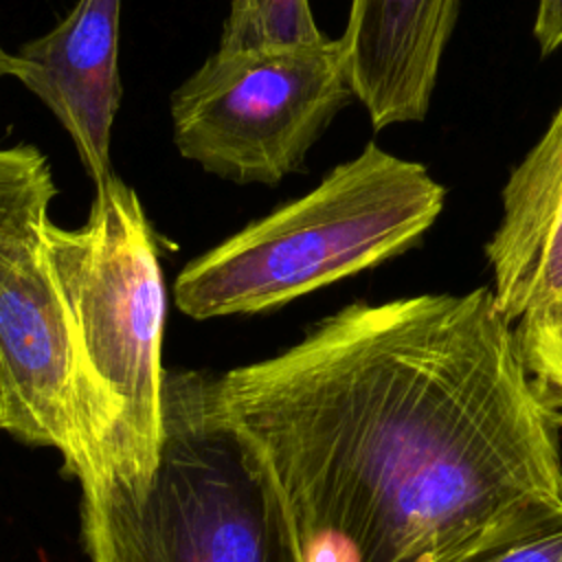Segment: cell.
<instances>
[{
	"label": "cell",
	"mask_w": 562,
	"mask_h": 562,
	"mask_svg": "<svg viewBox=\"0 0 562 562\" xmlns=\"http://www.w3.org/2000/svg\"><path fill=\"white\" fill-rule=\"evenodd\" d=\"M162 404L149 483L81 487L90 562H301L277 481L215 378L167 373Z\"/></svg>",
	"instance_id": "2"
},
{
	"label": "cell",
	"mask_w": 562,
	"mask_h": 562,
	"mask_svg": "<svg viewBox=\"0 0 562 562\" xmlns=\"http://www.w3.org/2000/svg\"><path fill=\"white\" fill-rule=\"evenodd\" d=\"M490 288L351 303L215 378L301 562H457L562 512L549 391Z\"/></svg>",
	"instance_id": "1"
},
{
	"label": "cell",
	"mask_w": 562,
	"mask_h": 562,
	"mask_svg": "<svg viewBox=\"0 0 562 562\" xmlns=\"http://www.w3.org/2000/svg\"><path fill=\"white\" fill-rule=\"evenodd\" d=\"M351 99L340 40L217 48L171 94L173 143L213 176L274 187Z\"/></svg>",
	"instance_id": "5"
},
{
	"label": "cell",
	"mask_w": 562,
	"mask_h": 562,
	"mask_svg": "<svg viewBox=\"0 0 562 562\" xmlns=\"http://www.w3.org/2000/svg\"><path fill=\"white\" fill-rule=\"evenodd\" d=\"M457 562H562V512L520 536L483 547Z\"/></svg>",
	"instance_id": "13"
},
{
	"label": "cell",
	"mask_w": 562,
	"mask_h": 562,
	"mask_svg": "<svg viewBox=\"0 0 562 562\" xmlns=\"http://www.w3.org/2000/svg\"><path fill=\"white\" fill-rule=\"evenodd\" d=\"M55 195L48 158L35 145L0 147V246L33 233L48 220Z\"/></svg>",
	"instance_id": "10"
},
{
	"label": "cell",
	"mask_w": 562,
	"mask_h": 562,
	"mask_svg": "<svg viewBox=\"0 0 562 562\" xmlns=\"http://www.w3.org/2000/svg\"><path fill=\"white\" fill-rule=\"evenodd\" d=\"M44 222L0 246V428L61 452L81 483L90 474L88 384Z\"/></svg>",
	"instance_id": "6"
},
{
	"label": "cell",
	"mask_w": 562,
	"mask_h": 562,
	"mask_svg": "<svg viewBox=\"0 0 562 562\" xmlns=\"http://www.w3.org/2000/svg\"><path fill=\"white\" fill-rule=\"evenodd\" d=\"M42 237L66 299L90 402L83 485L143 490L162 443L165 281L151 224L116 173L94 187L88 220Z\"/></svg>",
	"instance_id": "3"
},
{
	"label": "cell",
	"mask_w": 562,
	"mask_h": 562,
	"mask_svg": "<svg viewBox=\"0 0 562 562\" xmlns=\"http://www.w3.org/2000/svg\"><path fill=\"white\" fill-rule=\"evenodd\" d=\"M121 0H77L48 33L13 53V75L61 123L94 187L112 178L110 143L121 103Z\"/></svg>",
	"instance_id": "7"
},
{
	"label": "cell",
	"mask_w": 562,
	"mask_h": 562,
	"mask_svg": "<svg viewBox=\"0 0 562 562\" xmlns=\"http://www.w3.org/2000/svg\"><path fill=\"white\" fill-rule=\"evenodd\" d=\"M516 336L531 375L562 402V301L525 314Z\"/></svg>",
	"instance_id": "12"
},
{
	"label": "cell",
	"mask_w": 562,
	"mask_h": 562,
	"mask_svg": "<svg viewBox=\"0 0 562 562\" xmlns=\"http://www.w3.org/2000/svg\"><path fill=\"white\" fill-rule=\"evenodd\" d=\"M533 37L542 55H549L562 46V0H538Z\"/></svg>",
	"instance_id": "14"
},
{
	"label": "cell",
	"mask_w": 562,
	"mask_h": 562,
	"mask_svg": "<svg viewBox=\"0 0 562 562\" xmlns=\"http://www.w3.org/2000/svg\"><path fill=\"white\" fill-rule=\"evenodd\" d=\"M13 75V53H7L0 44V77Z\"/></svg>",
	"instance_id": "15"
},
{
	"label": "cell",
	"mask_w": 562,
	"mask_h": 562,
	"mask_svg": "<svg viewBox=\"0 0 562 562\" xmlns=\"http://www.w3.org/2000/svg\"><path fill=\"white\" fill-rule=\"evenodd\" d=\"M446 189L422 162L375 143L310 193L191 259L173 301L191 318L277 310L404 255L439 220Z\"/></svg>",
	"instance_id": "4"
},
{
	"label": "cell",
	"mask_w": 562,
	"mask_h": 562,
	"mask_svg": "<svg viewBox=\"0 0 562 562\" xmlns=\"http://www.w3.org/2000/svg\"><path fill=\"white\" fill-rule=\"evenodd\" d=\"M457 13L459 0H351L340 44L375 130L428 114Z\"/></svg>",
	"instance_id": "8"
},
{
	"label": "cell",
	"mask_w": 562,
	"mask_h": 562,
	"mask_svg": "<svg viewBox=\"0 0 562 562\" xmlns=\"http://www.w3.org/2000/svg\"><path fill=\"white\" fill-rule=\"evenodd\" d=\"M485 244L494 301L507 321L562 301V103L503 187Z\"/></svg>",
	"instance_id": "9"
},
{
	"label": "cell",
	"mask_w": 562,
	"mask_h": 562,
	"mask_svg": "<svg viewBox=\"0 0 562 562\" xmlns=\"http://www.w3.org/2000/svg\"><path fill=\"white\" fill-rule=\"evenodd\" d=\"M323 37L310 0H231L220 48L294 46Z\"/></svg>",
	"instance_id": "11"
}]
</instances>
